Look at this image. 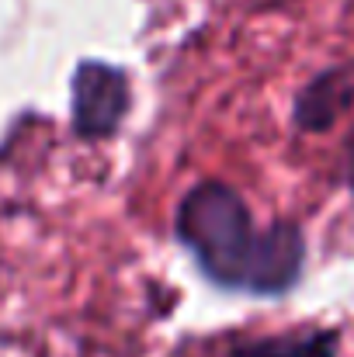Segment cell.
<instances>
[{"label": "cell", "mask_w": 354, "mask_h": 357, "mask_svg": "<svg viewBox=\"0 0 354 357\" xmlns=\"http://www.w3.org/2000/svg\"><path fill=\"white\" fill-rule=\"evenodd\" d=\"M177 236L212 281L253 295L292 288L306 260V239L292 222L260 229L243 198L223 184L188 191L177 212Z\"/></svg>", "instance_id": "1"}, {"label": "cell", "mask_w": 354, "mask_h": 357, "mask_svg": "<svg viewBox=\"0 0 354 357\" xmlns=\"http://www.w3.org/2000/svg\"><path fill=\"white\" fill-rule=\"evenodd\" d=\"M128 108L125 77L105 63H84L73 80V125L84 135H108Z\"/></svg>", "instance_id": "2"}, {"label": "cell", "mask_w": 354, "mask_h": 357, "mask_svg": "<svg viewBox=\"0 0 354 357\" xmlns=\"http://www.w3.org/2000/svg\"><path fill=\"white\" fill-rule=\"evenodd\" d=\"M354 105V66H330L316 73L299 101H295V125L306 132H323L337 125L341 115Z\"/></svg>", "instance_id": "3"}, {"label": "cell", "mask_w": 354, "mask_h": 357, "mask_svg": "<svg viewBox=\"0 0 354 357\" xmlns=\"http://www.w3.org/2000/svg\"><path fill=\"white\" fill-rule=\"evenodd\" d=\"M337 354V333L334 330H313L299 337H281V340H260L239 357H334Z\"/></svg>", "instance_id": "4"}, {"label": "cell", "mask_w": 354, "mask_h": 357, "mask_svg": "<svg viewBox=\"0 0 354 357\" xmlns=\"http://www.w3.org/2000/svg\"><path fill=\"white\" fill-rule=\"evenodd\" d=\"M344 174H348V184H351V191H354V132H351V139H348V149H344Z\"/></svg>", "instance_id": "5"}]
</instances>
